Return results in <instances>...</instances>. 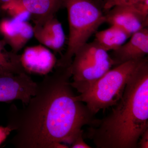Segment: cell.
Returning <instances> with one entry per match:
<instances>
[{
    "mask_svg": "<svg viewBox=\"0 0 148 148\" xmlns=\"http://www.w3.org/2000/svg\"><path fill=\"white\" fill-rule=\"evenodd\" d=\"M1 8H0V13H1Z\"/></svg>",
    "mask_w": 148,
    "mask_h": 148,
    "instance_id": "44dd1931",
    "label": "cell"
},
{
    "mask_svg": "<svg viewBox=\"0 0 148 148\" xmlns=\"http://www.w3.org/2000/svg\"><path fill=\"white\" fill-rule=\"evenodd\" d=\"M83 133L80 134L71 144L72 148H91V147L88 145L84 142L83 139Z\"/></svg>",
    "mask_w": 148,
    "mask_h": 148,
    "instance_id": "2e32d148",
    "label": "cell"
},
{
    "mask_svg": "<svg viewBox=\"0 0 148 148\" xmlns=\"http://www.w3.org/2000/svg\"><path fill=\"white\" fill-rule=\"evenodd\" d=\"M145 0H110L103 7L104 11L117 5H135Z\"/></svg>",
    "mask_w": 148,
    "mask_h": 148,
    "instance_id": "9a60e30c",
    "label": "cell"
},
{
    "mask_svg": "<svg viewBox=\"0 0 148 148\" xmlns=\"http://www.w3.org/2000/svg\"><path fill=\"white\" fill-rule=\"evenodd\" d=\"M130 39L110 55L114 66L125 62L146 57L148 53V28H144L131 35Z\"/></svg>",
    "mask_w": 148,
    "mask_h": 148,
    "instance_id": "9c48e42d",
    "label": "cell"
},
{
    "mask_svg": "<svg viewBox=\"0 0 148 148\" xmlns=\"http://www.w3.org/2000/svg\"><path fill=\"white\" fill-rule=\"evenodd\" d=\"M12 130L9 126H0V145L6 140Z\"/></svg>",
    "mask_w": 148,
    "mask_h": 148,
    "instance_id": "ac0fdd59",
    "label": "cell"
},
{
    "mask_svg": "<svg viewBox=\"0 0 148 148\" xmlns=\"http://www.w3.org/2000/svg\"><path fill=\"white\" fill-rule=\"evenodd\" d=\"M131 36L121 28L111 26L105 30L97 31L95 33L94 40L108 52L110 51L115 50L121 46Z\"/></svg>",
    "mask_w": 148,
    "mask_h": 148,
    "instance_id": "4fadbf2b",
    "label": "cell"
},
{
    "mask_svg": "<svg viewBox=\"0 0 148 148\" xmlns=\"http://www.w3.org/2000/svg\"><path fill=\"white\" fill-rule=\"evenodd\" d=\"M69 33L67 49L56 66L69 67L77 51L106 22L104 11L91 0H66Z\"/></svg>",
    "mask_w": 148,
    "mask_h": 148,
    "instance_id": "3957f363",
    "label": "cell"
},
{
    "mask_svg": "<svg viewBox=\"0 0 148 148\" xmlns=\"http://www.w3.org/2000/svg\"><path fill=\"white\" fill-rule=\"evenodd\" d=\"M145 58L114 66L79 95L93 114L112 107L121 98L130 78Z\"/></svg>",
    "mask_w": 148,
    "mask_h": 148,
    "instance_id": "277c9868",
    "label": "cell"
},
{
    "mask_svg": "<svg viewBox=\"0 0 148 148\" xmlns=\"http://www.w3.org/2000/svg\"><path fill=\"white\" fill-rule=\"evenodd\" d=\"M104 13L106 23L119 27L130 35L148 27V15L134 6H115Z\"/></svg>",
    "mask_w": 148,
    "mask_h": 148,
    "instance_id": "52a82bcc",
    "label": "cell"
},
{
    "mask_svg": "<svg viewBox=\"0 0 148 148\" xmlns=\"http://www.w3.org/2000/svg\"><path fill=\"white\" fill-rule=\"evenodd\" d=\"M95 4L99 6L103 10V7L106 3L108 2L110 0H91Z\"/></svg>",
    "mask_w": 148,
    "mask_h": 148,
    "instance_id": "d6986e66",
    "label": "cell"
},
{
    "mask_svg": "<svg viewBox=\"0 0 148 148\" xmlns=\"http://www.w3.org/2000/svg\"><path fill=\"white\" fill-rule=\"evenodd\" d=\"M37 85L27 73L0 74V102L19 100L27 105L34 95Z\"/></svg>",
    "mask_w": 148,
    "mask_h": 148,
    "instance_id": "8992f818",
    "label": "cell"
},
{
    "mask_svg": "<svg viewBox=\"0 0 148 148\" xmlns=\"http://www.w3.org/2000/svg\"><path fill=\"white\" fill-rule=\"evenodd\" d=\"M14 1V0H0V8L2 10L3 8Z\"/></svg>",
    "mask_w": 148,
    "mask_h": 148,
    "instance_id": "ffe728a7",
    "label": "cell"
},
{
    "mask_svg": "<svg viewBox=\"0 0 148 148\" xmlns=\"http://www.w3.org/2000/svg\"><path fill=\"white\" fill-rule=\"evenodd\" d=\"M55 71L37 83L34 95L22 108L11 106L8 126L15 134L10 143L17 148H55L71 144L85 125L96 118L73 91L70 66Z\"/></svg>",
    "mask_w": 148,
    "mask_h": 148,
    "instance_id": "6da1fadb",
    "label": "cell"
},
{
    "mask_svg": "<svg viewBox=\"0 0 148 148\" xmlns=\"http://www.w3.org/2000/svg\"><path fill=\"white\" fill-rule=\"evenodd\" d=\"M138 148H148V129L146 130L140 137L138 141Z\"/></svg>",
    "mask_w": 148,
    "mask_h": 148,
    "instance_id": "e0dca14e",
    "label": "cell"
},
{
    "mask_svg": "<svg viewBox=\"0 0 148 148\" xmlns=\"http://www.w3.org/2000/svg\"><path fill=\"white\" fill-rule=\"evenodd\" d=\"M110 114L95 120L83 135L97 148H138L148 129V61L146 57L130 78Z\"/></svg>",
    "mask_w": 148,
    "mask_h": 148,
    "instance_id": "7a4b0ae2",
    "label": "cell"
},
{
    "mask_svg": "<svg viewBox=\"0 0 148 148\" xmlns=\"http://www.w3.org/2000/svg\"><path fill=\"white\" fill-rule=\"evenodd\" d=\"M22 67L28 74L45 75L56 65L55 55L47 47L42 45L29 47L20 55Z\"/></svg>",
    "mask_w": 148,
    "mask_h": 148,
    "instance_id": "ba28073f",
    "label": "cell"
},
{
    "mask_svg": "<svg viewBox=\"0 0 148 148\" xmlns=\"http://www.w3.org/2000/svg\"><path fill=\"white\" fill-rule=\"evenodd\" d=\"M33 30L36 39L46 47L58 52L64 47L65 33L62 24L55 16L34 24Z\"/></svg>",
    "mask_w": 148,
    "mask_h": 148,
    "instance_id": "8fae6325",
    "label": "cell"
},
{
    "mask_svg": "<svg viewBox=\"0 0 148 148\" xmlns=\"http://www.w3.org/2000/svg\"><path fill=\"white\" fill-rule=\"evenodd\" d=\"M6 43L0 40V74H18L26 73L22 67L20 55L6 49Z\"/></svg>",
    "mask_w": 148,
    "mask_h": 148,
    "instance_id": "5bb4252c",
    "label": "cell"
},
{
    "mask_svg": "<svg viewBox=\"0 0 148 148\" xmlns=\"http://www.w3.org/2000/svg\"><path fill=\"white\" fill-rule=\"evenodd\" d=\"M74 57L70 66L73 79L71 84L79 93L114 66L108 51L95 40L83 45Z\"/></svg>",
    "mask_w": 148,
    "mask_h": 148,
    "instance_id": "5b68a950",
    "label": "cell"
},
{
    "mask_svg": "<svg viewBox=\"0 0 148 148\" xmlns=\"http://www.w3.org/2000/svg\"><path fill=\"white\" fill-rule=\"evenodd\" d=\"M0 33L12 51L17 53L34 36L33 27L27 21L10 17L0 21Z\"/></svg>",
    "mask_w": 148,
    "mask_h": 148,
    "instance_id": "30bf717a",
    "label": "cell"
},
{
    "mask_svg": "<svg viewBox=\"0 0 148 148\" xmlns=\"http://www.w3.org/2000/svg\"><path fill=\"white\" fill-rule=\"evenodd\" d=\"M31 14L34 24L41 23L55 16L56 13L65 8L66 0H14Z\"/></svg>",
    "mask_w": 148,
    "mask_h": 148,
    "instance_id": "7c38bea8",
    "label": "cell"
}]
</instances>
